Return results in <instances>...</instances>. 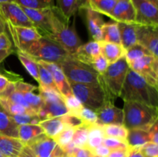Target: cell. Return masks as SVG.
Segmentation results:
<instances>
[{"label":"cell","instance_id":"obj_1","mask_svg":"<svg viewBox=\"0 0 158 157\" xmlns=\"http://www.w3.org/2000/svg\"><path fill=\"white\" fill-rule=\"evenodd\" d=\"M119 97L124 102H137L158 107L157 88L150 85L131 68L127 74Z\"/></svg>","mask_w":158,"mask_h":157},{"label":"cell","instance_id":"obj_2","mask_svg":"<svg viewBox=\"0 0 158 157\" xmlns=\"http://www.w3.org/2000/svg\"><path fill=\"white\" fill-rule=\"evenodd\" d=\"M69 19L61 13L56 6H52L51 19L52 32L49 38L56 41L70 55H73L83 42L76 30L75 18L71 26L69 25Z\"/></svg>","mask_w":158,"mask_h":157},{"label":"cell","instance_id":"obj_3","mask_svg":"<svg viewBox=\"0 0 158 157\" xmlns=\"http://www.w3.org/2000/svg\"><path fill=\"white\" fill-rule=\"evenodd\" d=\"M123 126L127 129L149 131L157 122L158 108L137 102L125 101L123 108Z\"/></svg>","mask_w":158,"mask_h":157},{"label":"cell","instance_id":"obj_4","mask_svg":"<svg viewBox=\"0 0 158 157\" xmlns=\"http://www.w3.org/2000/svg\"><path fill=\"white\" fill-rule=\"evenodd\" d=\"M129 69V64L123 55L109 64L106 72L100 75L99 84L103 88L109 100L114 102L115 99L119 97Z\"/></svg>","mask_w":158,"mask_h":157},{"label":"cell","instance_id":"obj_5","mask_svg":"<svg viewBox=\"0 0 158 157\" xmlns=\"http://www.w3.org/2000/svg\"><path fill=\"white\" fill-rule=\"evenodd\" d=\"M25 52L35 61L59 64L71 55L60 43L46 36H41L34 42Z\"/></svg>","mask_w":158,"mask_h":157},{"label":"cell","instance_id":"obj_6","mask_svg":"<svg viewBox=\"0 0 158 157\" xmlns=\"http://www.w3.org/2000/svg\"><path fill=\"white\" fill-rule=\"evenodd\" d=\"M59 66L66 78L70 83L80 84H99V75L94 68L80 60L72 55L63 60Z\"/></svg>","mask_w":158,"mask_h":157},{"label":"cell","instance_id":"obj_7","mask_svg":"<svg viewBox=\"0 0 158 157\" xmlns=\"http://www.w3.org/2000/svg\"><path fill=\"white\" fill-rule=\"evenodd\" d=\"M69 83L73 94L83 106L97 110L101 108L106 102L110 101L100 84L89 85Z\"/></svg>","mask_w":158,"mask_h":157},{"label":"cell","instance_id":"obj_8","mask_svg":"<svg viewBox=\"0 0 158 157\" xmlns=\"http://www.w3.org/2000/svg\"><path fill=\"white\" fill-rule=\"evenodd\" d=\"M128 64L132 70L141 75L150 85L157 88L158 58L152 55H144Z\"/></svg>","mask_w":158,"mask_h":157},{"label":"cell","instance_id":"obj_9","mask_svg":"<svg viewBox=\"0 0 158 157\" xmlns=\"http://www.w3.org/2000/svg\"><path fill=\"white\" fill-rule=\"evenodd\" d=\"M6 29L9 30L17 50L23 52L42 36L35 28L14 26L6 23Z\"/></svg>","mask_w":158,"mask_h":157},{"label":"cell","instance_id":"obj_10","mask_svg":"<svg viewBox=\"0 0 158 157\" xmlns=\"http://www.w3.org/2000/svg\"><path fill=\"white\" fill-rule=\"evenodd\" d=\"M26 145L35 157H59L65 154L56 142L45 134L39 135Z\"/></svg>","mask_w":158,"mask_h":157},{"label":"cell","instance_id":"obj_11","mask_svg":"<svg viewBox=\"0 0 158 157\" xmlns=\"http://www.w3.org/2000/svg\"><path fill=\"white\" fill-rule=\"evenodd\" d=\"M0 12L6 23L14 26L35 28L22 6L15 2L0 5Z\"/></svg>","mask_w":158,"mask_h":157},{"label":"cell","instance_id":"obj_12","mask_svg":"<svg viewBox=\"0 0 158 157\" xmlns=\"http://www.w3.org/2000/svg\"><path fill=\"white\" fill-rule=\"evenodd\" d=\"M136 14L135 23L158 26L157 6L148 0H130Z\"/></svg>","mask_w":158,"mask_h":157},{"label":"cell","instance_id":"obj_13","mask_svg":"<svg viewBox=\"0 0 158 157\" xmlns=\"http://www.w3.org/2000/svg\"><path fill=\"white\" fill-rule=\"evenodd\" d=\"M52 7L42 9H33L22 7L25 13L29 17L42 36L49 37L52 32L51 29Z\"/></svg>","mask_w":158,"mask_h":157},{"label":"cell","instance_id":"obj_14","mask_svg":"<svg viewBox=\"0 0 158 157\" xmlns=\"http://www.w3.org/2000/svg\"><path fill=\"white\" fill-rule=\"evenodd\" d=\"M136 35L137 43L158 58V26L137 24Z\"/></svg>","mask_w":158,"mask_h":157},{"label":"cell","instance_id":"obj_15","mask_svg":"<svg viewBox=\"0 0 158 157\" xmlns=\"http://www.w3.org/2000/svg\"><path fill=\"white\" fill-rule=\"evenodd\" d=\"M97 115V124L123 125V109L117 107L114 102L107 101L100 109L95 110Z\"/></svg>","mask_w":158,"mask_h":157},{"label":"cell","instance_id":"obj_16","mask_svg":"<svg viewBox=\"0 0 158 157\" xmlns=\"http://www.w3.org/2000/svg\"><path fill=\"white\" fill-rule=\"evenodd\" d=\"M109 17L117 22L135 23V10L130 0H117Z\"/></svg>","mask_w":158,"mask_h":157},{"label":"cell","instance_id":"obj_17","mask_svg":"<svg viewBox=\"0 0 158 157\" xmlns=\"http://www.w3.org/2000/svg\"><path fill=\"white\" fill-rule=\"evenodd\" d=\"M36 62L41 64L42 66H44V67H46L50 72L54 83H55L59 92H60V94H61L63 98L69 95H72L73 92L72 90H71L69 81L67 80L66 75H64L61 68L58 64L53 62H46L43 61Z\"/></svg>","mask_w":158,"mask_h":157},{"label":"cell","instance_id":"obj_18","mask_svg":"<svg viewBox=\"0 0 158 157\" xmlns=\"http://www.w3.org/2000/svg\"><path fill=\"white\" fill-rule=\"evenodd\" d=\"M101 54L100 41H91L86 44H82L75 54L72 55L77 59L91 66L94 60Z\"/></svg>","mask_w":158,"mask_h":157},{"label":"cell","instance_id":"obj_19","mask_svg":"<svg viewBox=\"0 0 158 157\" xmlns=\"http://www.w3.org/2000/svg\"><path fill=\"white\" fill-rule=\"evenodd\" d=\"M83 10L86 11V20L88 31L94 41H101L102 27L104 21L101 15L96 11L87 6Z\"/></svg>","mask_w":158,"mask_h":157},{"label":"cell","instance_id":"obj_20","mask_svg":"<svg viewBox=\"0 0 158 157\" xmlns=\"http://www.w3.org/2000/svg\"><path fill=\"white\" fill-rule=\"evenodd\" d=\"M24 146L19 139L0 135V152L5 157H17Z\"/></svg>","mask_w":158,"mask_h":157},{"label":"cell","instance_id":"obj_21","mask_svg":"<svg viewBox=\"0 0 158 157\" xmlns=\"http://www.w3.org/2000/svg\"><path fill=\"white\" fill-rule=\"evenodd\" d=\"M69 110L66 108L64 99L52 103H44L41 109L37 112V115L42 120L47 119L60 117L68 113Z\"/></svg>","mask_w":158,"mask_h":157},{"label":"cell","instance_id":"obj_22","mask_svg":"<svg viewBox=\"0 0 158 157\" xmlns=\"http://www.w3.org/2000/svg\"><path fill=\"white\" fill-rule=\"evenodd\" d=\"M54 2L55 6L68 19L79 10L84 9L88 6L87 0H54Z\"/></svg>","mask_w":158,"mask_h":157},{"label":"cell","instance_id":"obj_23","mask_svg":"<svg viewBox=\"0 0 158 157\" xmlns=\"http://www.w3.org/2000/svg\"><path fill=\"white\" fill-rule=\"evenodd\" d=\"M117 26L120 32L121 46L124 50H127L137 43L136 35V23L117 22Z\"/></svg>","mask_w":158,"mask_h":157},{"label":"cell","instance_id":"obj_24","mask_svg":"<svg viewBox=\"0 0 158 157\" xmlns=\"http://www.w3.org/2000/svg\"><path fill=\"white\" fill-rule=\"evenodd\" d=\"M0 135L19 139V126L0 106Z\"/></svg>","mask_w":158,"mask_h":157},{"label":"cell","instance_id":"obj_25","mask_svg":"<svg viewBox=\"0 0 158 157\" xmlns=\"http://www.w3.org/2000/svg\"><path fill=\"white\" fill-rule=\"evenodd\" d=\"M39 125L43 128L45 135L52 139L55 138L66 126L61 119V116L42 120Z\"/></svg>","mask_w":158,"mask_h":157},{"label":"cell","instance_id":"obj_26","mask_svg":"<svg viewBox=\"0 0 158 157\" xmlns=\"http://www.w3.org/2000/svg\"><path fill=\"white\" fill-rule=\"evenodd\" d=\"M100 43L101 47V54L106 58L109 64L114 62L124 55L125 50L121 45L103 41H100Z\"/></svg>","mask_w":158,"mask_h":157},{"label":"cell","instance_id":"obj_27","mask_svg":"<svg viewBox=\"0 0 158 157\" xmlns=\"http://www.w3.org/2000/svg\"><path fill=\"white\" fill-rule=\"evenodd\" d=\"M127 144L130 148H140L145 143L151 142V136L148 131L143 129H128Z\"/></svg>","mask_w":158,"mask_h":157},{"label":"cell","instance_id":"obj_28","mask_svg":"<svg viewBox=\"0 0 158 157\" xmlns=\"http://www.w3.org/2000/svg\"><path fill=\"white\" fill-rule=\"evenodd\" d=\"M42 134H44V131L39 124L19 126V139L24 145L28 144Z\"/></svg>","mask_w":158,"mask_h":157},{"label":"cell","instance_id":"obj_29","mask_svg":"<svg viewBox=\"0 0 158 157\" xmlns=\"http://www.w3.org/2000/svg\"><path fill=\"white\" fill-rule=\"evenodd\" d=\"M105 138L103 126L99 124H94L89 126L88 131V140L86 148L92 151L96 147L103 143V139Z\"/></svg>","mask_w":158,"mask_h":157},{"label":"cell","instance_id":"obj_30","mask_svg":"<svg viewBox=\"0 0 158 157\" xmlns=\"http://www.w3.org/2000/svg\"><path fill=\"white\" fill-rule=\"evenodd\" d=\"M101 41L121 45L120 32H119L117 22H105L103 24V27H102Z\"/></svg>","mask_w":158,"mask_h":157},{"label":"cell","instance_id":"obj_31","mask_svg":"<svg viewBox=\"0 0 158 157\" xmlns=\"http://www.w3.org/2000/svg\"><path fill=\"white\" fill-rule=\"evenodd\" d=\"M17 55L21 62L22 64L26 69L29 75L37 81V83H40V78H39V69H38V63L33 58L28 55L26 52L23 51L17 50Z\"/></svg>","mask_w":158,"mask_h":157},{"label":"cell","instance_id":"obj_32","mask_svg":"<svg viewBox=\"0 0 158 157\" xmlns=\"http://www.w3.org/2000/svg\"><path fill=\"white\" fill-rule=\"evenodd\" d=\"M88 6L98 13L109 17L117 0H87Z\"/></svg>","mask_w":158,"mask_h":157},{"label":"cell","instance_id":"obj_33","mask_svg":"<svg viewBox=\"0 0 158 157\" xmlns=\"http://www.w3.org/2000/svg\"><path fill=\"white\" fill-rule=\"evenodd\" d=\"M105 137L116 138L126 142L128 134V129L123 125H104L103 126ZM127 143V142H126Z\"/></svg>","mask_w":158,"mask_h":157},{"label":"cell","instance_id":"obj_34","mask_svg":"<svg viewBox=\"0 0 158 157\" xmlns=\"http://www.w3.org/2000/svg\"><path fill=\"white\" fill-rule=\"evenodd\" d=\"M0 106L10 115H20V114L24 113L35 114L34 112H31V111L28 110L26 108L21 106V105L17 104V103L10 101L9 99H7L5 98H1V97H0Z\"/></svg>","mask_w":158,"mask_h":157},{"label":"cell","instance_id":"obj_35","mask_svg":"<svg viewBox=\"0 0 158 157\" xmlns=\"http://www.w3.org/2000/svg\"><path fill=\"white\" fill-rule=\"evenodd\" d=\"M89 126L83 123L81 126L75 128L72 143L76 147L86 148L88 140V131Z\"/></svg>","mask_w":158,"mask_h":157},{"label":"cell","instance_id":"obj_36","mask_svg":"<svg viewBox=\"0 0 158 157\" xmlns=\"http://www.w3.org/2000/svg\"><path fill=\"white\" fill-rule=\"evenodd\" d=\"M148 55H152V54L143 46L140 45L139 43H136L135 45L125 50L124 56L127 62L130 63Z\"/></svg>","mask_w":158,"mask_h":157},{"label":"cell","instance_id":"obj_37","mask_svg":"<svg viewBox=\"0 0 158 157\" xmlns=\"http://www.w3.org/2000/svg\"><path fill=\"white\" fill-rule=\"evenodd\" d=\"M38 69L39 78H40V83L39 84H40V86H42L46 88H49V89H53V90L59 92L58 89H57L55 83H54L53 78H52L50 72L46 67L42 66L40 63H38Z\"/></svg>","mask_w":158,"mask_h":157},{"label":"cell","instance_id":"obj_38","mask_svg":"<svg viewBox=\"0 0 158 157\" xmlns=\"http://www.w3.org/2000/svg\"><path fill=\"white\" fill-rule=\"evenodd\" d=\"M20 6L28 9H42L55 6L54 0H14Z\"/></svg>","mask_w":158,"mask_h":157},{"label":"cell","instance_id":"obj_39","mask_svg":"<svg viewBox=\"0 0 158 157\" xmlns=\"http://www.w3.org/2000/svg\"><path fill=\"white\" fill-rule=\"evenodd\" d=\"M14 52V47L6 32L0 33V64Z\"/></svg>","mask_w":158,"mask_h":157},{"label":"cell","instance_id":"obj_40","mask_svg":"<svg viewBox=\"0 0 158 157\" xmlns=\"http://www.w3.org/2000/svg\"><path fill=\"white\" fill-rule=\"evenodd\" d=\"M23 95L29 107L37 114V112L40 111V109H41V108L44 105V102L40 94H35L30 91V92H24Z\"/></svg>","mask_w":158,"mask_h":157},{"label":"cell","instance_id":"obj_41","mask_svg":"<svg viewBox=\"0 0 158 157\" xmlns=\"http://www.w3.org/2000/svg\"><path fill=\"white\" fill-rule=\"evenodd\" d=\"M74 130H75V128L66 126L63 129V130L61 132H60L53 139L56 142L59 146L63 149L72 142Z\"/></svg>","mask_w":158,"mask_h":157},{"label":"cell","instance_id":"obj_42","mask_svg":"<svg viewBox=\"0 0 158 157\" xmlns=\"http://www.w3.org/2000/svg\"><path fill=\"white\" fill-rule=\"evenodd\" d=\"M77 116L81 119L84 124L88 126L97 124V115L96 111L86 106H83Z\"/></svg>","mask_w":158,"mask_h":157},{"label":"cell","instance_id":"obj_43","mask_svg":"<svg viewBox=\"0 0 158 157\" xmlns=\"http://www.w3.org/2000/svg\"><path fill=\"white\" fill-rule=\"evenodd\" d=\"M14 121L18 126L22 125H37L40 123L41 119L37 115V114L24 113L20 115H11Z\"/></svg>","mask_w":158,"mask_h":157},{"label":"cell","instance_id":"obj_44","mask_svg":"<svg viewBox=\"0 0 158 157\" xmlns=\"http://www.w3.org/2000/svg\"><path fill=\"white\" fill-rule=\"evenodd\" d=\"M63 99H64V102L66 108L69 110L68 113L73 114V115H78L79 112H80V109L83 107V105L76 98L75 95L72 94V95H68V96L65 97Z\"/></svg>","mask_w":158,"mask_h":157},{"label":"cell","instance_id":"obj_45","mask_svg":"<svg viewBox=\"0 0 158 157\" xmlns=\"http://www.w3.org/2000/svg\"><path fill=\"white\" fill-rule=\"evenodd\" d=\"M103 145L109 148L111 150H115L119 149H126L128 147L126 142L122 141L116 138H111V137H105L103 140Z\"/></svg>","mask_w":158,"mask_h":157},{"label":"cell","instance_id":"obj_46","mask_svg":"<svg viewBox=\"0 0 158 157\" xmlns=\"http://www.w3.org/2000/svg\"><path fill=\"white\" fill-rule=\"evenodd\" d=\"M108 66H109V62L102 54L97 57L91 64V66L99 75H103L106 72Z\"/></svg>","mask_w":158,"mask_h":157},{"label":"cell","instance_id":"obj_47","mask_svg":"<svg viewBox=\"0 0 158 157\" xmlns=\"http://www.w3.org/2000/svg\"><path fill=\"white\" fill-rule=\"evenodd\" d=\"M144 157H158V144L148 142L139 148Z\"/></svg>","mask_w":158,"mask_h":157},{"label":"cell","instance_id":"obj_48","mask_svg":"<svg viewBox=\"0 0 158 157\" xmlns=\"http://www.w3.org/2000/svg\"><path fill=\"white\" fill-rule=\"evenodd\" d=\"M61 119H63V123L66 124V126H71V127L76 128L83 124V122L82 121L81 119L73 114L66 113L62 115Z\"/></svg>","mask_w":158,"mask_h":157},{"label":"cell","instance_id":"obj_49","mask_svg":"<svg viewBox=\"0 0 158 157\" xmlns=\"http://www.w3.org/2000/svg\"><path fill=\"white\" fill-rule=\"evenodd\" d=\"M69 157H94V155L87 148L76 147L75 149L69 155Z\"/></svg>","mask_w":158,"mask_h":157},{"label":"cell","instance_id":"obj_50","mask_svg":"<svg viewBox=\"0 0 158 157\" xmlns=\"http://www.w3.org/2000/svg\"><path fill=\"white\" fill-rule=\"evenodd\" d=\"M91 152H93L94 155H97V156L107 157V155L110 152V149L106 147V146H105L104 145L101 144L97 146V147H96L95 149H93Z\"/></svg>","mask_w":158,"mask_h":157},{"label":"cell","instance_id":"obj_51","mask_svg":"<svg viewBox=\"0 0 158 157\" xmlns=\"http://www.w3.org/2000/svg\"><path fill=\"white\" fill-rule=\"evenodd\" d=\"M130 152V147L126 149H119L115 150H111L107 157H127Z\"/></svg>","mask_w":158,"mask_h":157},{"label":"cell","instance_id":"obj_52","mask_svg":"<svg viewBox=\"0 0 158 157\" xmlns=\"http://www.w3.org/2000/svg\"><path fill=\"white\" fill-rule=\"evenodd\" d=\"M150 136H151V142L158 144V126L157 122L153 125L152 127L149 129Z\"/></svg>","mask_w":158,"mask_h":157},{"label":"cell","instance_id":"obj_53","mask_svg":"<svg viewBox=\"0 0 158 157\" xmlns=\"http://www.w3.org/2000/svg\"><path fill=\"white\" fill-rule=\"evenodd\" d=\"M12 81H15V80H12L7 75H4L2 73H0V92H2L6 86L9 84Z\"/></svg>","mask_w":158,"mask_h":157},{"label":"cell","instance_id":"obj_54","mask_svg":"<svg viewBox=\"0 0 158 157\" xmlns=\"http://www.w3.org/2000/svg\"><path fill=\"white\" fill-rule=\"evenodd\" d=\"M17 157H35V155H34L33 152L32 151V149H31L27 145H25L23 150H22V152H20V154Z\"/></svg>","mask_w":158,"mask_h":157},{"label":"cell","instance_id":"obj_55","mask_svg":"<svg viewBox=\"0 0 158 157\" xmlns=\"http://www.w3.org/2000/svg\"><path fill=\"white\" fill-rule=\"evenodd\" d=\"M127 157H144L140 152L139 148H130V152Z\"/></svg>","mask_w":158,"mask_h":157},{"label":"cell","instance_id":"obj_56","mask_svg":"<svg viewBox=\"0 0 158 157\" xmlns=\"http://www.w3.org/2000/svg\"><path fill=\"white\" fill-rule=\"evenodd\" d=\"M6 32V23L0 12V33Z\"/></svg>","mask_w":158,"mask_h":157},{"label":"cell","instance_id":"obj_57","mask_svg":"<svg viewBox=\"0 0 158 157\" xmlns=\"http://www.w3.org/2000/svg\"><path fill=\"white\" fill-rule=\"evenodd\" d=\"M14 2V0H0V5L7 2Z\"/></svg>","mask_w":158,"mask_h":157},{"label":"cell","instance_id":"obj_58","mask_svg":"<svg viewBox=\"0 0 158 157\" xmlns=\"http://www.w3.org/2000/svg\"><path fill=\"white\" fill-rule=\"evenodd\" d=\"M148 1H150L151 2H152L153 4L155 5L156 6H157L158 5V0H148Z\"/></svg>","mask_w":158,"mask_h":157},{"label":"cell","instance_id":"obj_59","mask_svg":"<svg viewBox=\"0 0 158 157\" xmlns=\"http://www.w3.org/2000/svg\"><path fill=\"white\" fill-rule=\"evenodd\" d=\"M60 157H69V155H66V154H64V155H61V156H60Z\"/></svg>","mask_w":158,"mask_h":157},{"label":"cell","instance_id":"obj_60","mask_svg":"<svg viewBox=\"0 0 158 157\" xmlns=\"http://www.w3.org/2000/svg\"><path fill=\"white\" fill-rule=\"evenodd\" d=\"M0 157H5V156H4V155H2V153H1V152H0Z\"/></svg>","mask_w":158,"mask_h":157},{"label":"cell","instance_id":"obj_61","mask_svg":"<svg viewBox=\"0 0 158 157\" xmlns=\"http://www.w3.org/2000/svg\"><path fill=\"white\" fill-rule=\"evenodd\" d=\"M94 157H100V156H97V155H94Z\"/></svg>","mask_w":158,"mask_h":157},{"label":"cell","instance_id":"obj_62","mask_svg":"<svg viewBox=\"0 0 158 157\" xmlns=\"http://www.w3.org/2000/svg\"><path fill=\"white\" fill-rule=\"evenodd\" d=\"M59 157H60V156H59Z\"/></svg>","mask_w":158,"mask_h":157}]
</instances>
